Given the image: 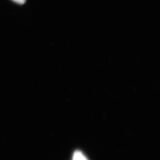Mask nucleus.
Wrapping results in <instances>:
<instances>
[{
	"mask_svg": "<svg viewBox=\"0 0 160 160\" xmlns=\"http://www.w3.org/2000/svg\"><path fill=\"white\" fill-rule=\"evenodd\" d=\"M73 160H88L86 158V157L82 154L80 151H76L75 152Z\"/></svg>",
	"mask_w": 160,
	"mask_h": 160,
	"instance_id": "obj_1",
	"label": "nucleus"
},
{
	"mask_svg": "<svg viewBox=\"0 0 160 160\" xmlns=\"http://www.w3.org/2000/svg\"><path fill=\"white\" fill-rule=\"evenodd\" d=\"M12 1L15 2L16 3L18 4H23L26 2V0H12Z\"/></svg>",
	"mask_w": 160,
	"mask_h": 160,
	"instance_id": "obj_2",
	"label": "nucleus"
}]
</instances>
